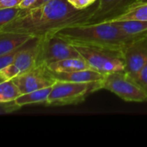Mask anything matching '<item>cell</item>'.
<instances>
[{
	"mask_svg": "<svg viewBox=\"0 0 147 147\" xmlns=\"http://www.w3.org/2000/svg\"><path fill=\"white\" fill-rule=\"evenodd\" d=\"M51 1H53V0H36V2L30 8L39 7V6H42V5H43V4H45V3H49V2H51ZM30 8H29V9H30Z\"/></svg>",
	"mask_w": 147,
	"mask_h": 147,
	"instance_id": "cell-24",
	"label": "cell"
},
{
	"mask_svg": "<svg viewBox=\"0 0 147 147\" xmlns=\"http://www.w3.org/2000/svg\"><path fill=\"white\" fill-rule=\"evenodd\" d=\"M0 81H2V79H1V78H0Z\"/></svg>",
	"mask_w": 147,
	"mask_h": 147,
	"instance_id": "cell-26",
	"label": "cell"
},
{
	"mask_svg": "<svg viewBox=\"0 0 147 147\" xmlns=\"http://www.w3.org/2000/svg\"><path fill=\"white\" fill-rule=\"evenodd\" d=\"M38 38L26 43L16 54L11 64L0 71L2 80H11L14 78L33 69L37 65Z\"/></svg>",
	"mask_w": 147,
	"mask_h": 147,
	"instance_id": "cell-7",
	"label": "cell"
},
{
	"mask_svg": "<svg viewBox=\"0 0 147 147\" xmlns=\"http://www.w3.org/2000/svg\"><path fill=\"white\" fill-rule=\"evenodd\" d=\"M95 90H109L126 102H147L146 92L124 71L105 74L102 80L95 84Z\"/></svg>",
	"mask_w": 147,
	"mask_h": 147,
	"instance_id": "cell-3",
	"label": "cell"
},
{
	"mask_svg": "<svg viewBox=\"0 0 147 147\" xmlns=\"http://www.w3.org/2000/svg\"><path fill=\"white\" fill-rule=\"evenodd\" d=\"M22 9L17 7H10L0 9V28L15 20L21 13Z\"/></svg>",
	"mask_w": 147,
	"mask_h": 147,
	"instance_id": "cell-18",
	"label": "cell"
},
{
	"mask_svg": "<svg viewBox=\"0 0 147 147\" xmlns=\"http://www.w3.org/2000/svg\"><path fill=\"white\" fill-rule=\"evenodd\" d=\"M56 34L74 46L108 48L121 52L132 40L143 35L126 34L113 23L107 22L76 24L62 28Z\"/></svg>",
	"mask_w": 147,
	"mask_h": 147,
	"instance_id": "cell-2",
	"label": "cell"
},
{
	"mask_svg": "<svg viewBox=\"0 0 147 147\" xmlns=\"http://www.w3.org/2000/svg\"><path fill=\"white\" fill-rule=\"evenodd\" d=\"M36 2V0H22V2L20 3V4L18 5V7L22 9H29Z\"/></svg>",
	"mask_w": 147,
	"mask_h": 147,
	"instance_id": "cell-23",
	"label": "cell"
},
{
	"mask_svg": "<svg viewBox=\"0 0 147 147\" xmlns=\"http://www.w3.org/2000/svg\"><path fill=\"white\" fill-rule=\"evenodd\" d=\"M55 78V80L61 81H69V82H77V83H90L96 84L102 80L105 74L101 73L98 71H95L92 68L75 71L72 72H51Z\"/></svg>",
	"mask_w": 147,
	"mask_h": 147,
	"instance_id": "cell-11",
	"label": "cell"
},
{
	"mask_svg": "<svg viewBox=\"0 0 147 147\" xmlns=\"http://www.w3.org/2000/svg\"><path fill=\"white\" fill-rule=\"evenodd\" d=\"M112 23H113L124 33L131 35H140L147 33V21L125 20L113 22Z\"/></svg>",
	"mask_w": 147,
	"mask_h": 147,
	"instance_id": "cell-16",
	"label": "cell"
},
{
	"mask_svg": "<svg viewBox=\"0 0 147 147\" xmlns=\"http://www.w3.org/2000/svg\"><path fill=\"white\" fill-rule=\"evenodd\" d=\"M73 7L78 9H86L94 3H96L98 0H67Z\"/></svg>",
	"mask_w": 147,
	"mask_h": 147,
	"instance_id": "cell-21",
	"label": "cell"
},
{
	"mask_svg": "<svg viewBox=\"0 0 147 147\" xmlns=\"http://www.w3.org/2000/svg\"><path fill=\"white\" fill-rule=\"evenodd\" d=\"M147 0H136L133 3H141V2H146Z\"/></svg>",
	"mask_w": 147,
	"mask_h": 147,
	"instance_id": "cell-25",
	"label": "cell"
},
{
	"mask_svg": "<svg viewBox=\"0 0 147 147\" xmlns=\"http://www.w3.org/2000/svg\"><path fill=\"white\" fill-rule=\"evenodd\" d=\"M12 80L22 94L50 87L56 81L51 71L45 65H36Z\"/></svg>",
	"mask_w": 147,
	"mask_h": 147,
	"instance_id": "cell-9",
	"label": "cell"
},
{
	"mask_svg": "<svg viewBox=\"0 0 147 147\" xmlns=\"http://www.w3.org/2000/svg\"><path fill=\"white\" fill-rule=\"evenodd\" d=\"M21 94L12 79L0 81V104L4 105L15 101Z\"/></svg>",
	"mask_w": 147,
	"mask_h": 147,
	"instance_id": "cell-17",
	"label": "cell"
},
{
	"mask_svg": "<svg viewBox=\"0 0 147 147\" xmlns=\"http://www.w3.org/2000/svg\"><path fill=\"white\" fill-rule=\"evenodd\" d=\"M125 20L147 21V1L133 3L120 14L113 17L105 19L101 22H113L125 21Z\"/></svg>",
	"mask_w": 147,
	"mask_h": 147,
	"instance_id": "cell-13",
	"label": "cell"
},
{
	"mask_svg": "<svg viewBox=\"0 0 147 147\" xmlns=\"http://www.w3.org/2000/svg\"><path fill=\"white\" fill-rule=\"evenodd\" d=\"M96 6L97 2L78 9L67 0H53L39 7L22 9L15 20L0 28V33H21L43 38L67 27L89 22Z\"/></svg>",
	"mask_w": 147,
	"mask_h": 147,
	"instance_id": "cell-1",
	"label": "cell"
},
{
	"mask_svg": "<svg viewBox=\"0 0 147 147\" xmlns=\"http://www.w3.org/2000/svg\"><path fill=\"white\" fill-rule=\"evenodd\" d=\"M48 69L51 72H72L75 71L84 70L90 68L86 60L81 57L68 58L50 63L47 65Z\"/></svg>",
	"mask_w": 147,
	"mask_h": 147,
	"instance_id": "cell-14",
	"label": "cell"
},
{
	"mask_svg": "<svg viewBox=\"0 0 147 147\" xmlns=\"http://www.w3.org/2000/svg\"><path fill=\"white\" fill-rule=\"evenodd\" d=\"M24 45H25V44H24ZM24 45H23V46H24ZM23 46H22L21 47H19V48H17V49H15V50H13V51H10V52H9V53H4V54L0 55V71L13 62V60L15 59L16 54L21 51V49L23 47Z\"/></svg>",
	"mask_w": 147,
	"mask_h": 147,
	"instance_id": "cell-19",
	"label": "cell"
},
{
	"mask_svg": "<svg viewBox=\"0 0 147 147\" xmlns=\"http://www.w3.org/2000/svg\"><path fill=\"white\" fill-rule=\"evenodd\" d=\"M51 90H52V86L34 90L31 92L21 94L14 101V102L16 105L17 109L33 103H46L48 97L51 92Z\"/></svg>",
	"mask_w": 147,
	"mask_h": 147,
	"instance_id": "cell-15",
	"label": "cell"
},
{
	"mask_svg": "<svg viewBox=\"0 0 147 147\" xmlns=\"http://www.w3.org/2000/svg\"><path fill=\"white\" fill-rule=\"evenodd\" d=\"M134 79L147 93V64L140 70Z\"/></svg>",
	"mask_w": 147,
	"mask_h": 147,
	"instance_id": "cell-20",
	"label": "cell"
},
{
	"mask_svg": "<svg viewBox=\"0 0 147 147\" xmlns=\"http://www.w3.org/2000/svg\"><path fill=\"white\" fill-rule=\"evenodd\" d=\"M21 2L22 0H0V9L17 7Z\"/></svg>",
	"mask_w": 147,
	"mask_h": 147,
	"instance_id": "cell-22",
	"label": "cell"
},
{
	"mask_svg": "<svg viewBox=\"0 0 147 147\" xmlns=\"http://www.w3.org/2000/svg\"><path fill=\"white\" fill-rule=\"evenodd\" d=\"M125 62L124 71L133 78L147 64V34L132 40L122 51Z\"/></svg>",
	"mask_w": 147,
	"mask_h": 147,
	"instance_id": "cell-8",
	"label": "cell"
},
{
	"mask_svg": "<svg viewBox=\"0 0 147 147\" xmlns=\"http://www.w3.org/2000/svg\"><path fill=\"white\" fill-rule=\"evenodd\" d=\"M75 47L89 67L102 74L125 70V62L121 51L94 47Z\"/></svg>",
	"mask_w": 147,
	"mask_h": 147,
	"instance_id": "cell-4",
	"label": "cell"
},
{
	"mask_svg": "<svg viewBox=\"0 0 147 147\" xmlns=\"http://www.w3.org/2000/svg\"><path fill=\"white\" fill-rule=\"evenodd\" d=\"M135 1L136 0H98L96 9L89 22H98L113 17L125 10Z\"/></svg>",
	"mask_w": 147,
	"mask_h": 147,
	"instance_id": "cell-10",
	"label": "cell"
},
{
	"mask_svg": "<svg viewBox=\"0 0 147 147\" xmlns=\"http://www.w3.org/2000/svg\"><path fill=\"white\" fill-rule=\"evenodd\" d=\"M96 84L56 80L52 85L51 92L45 104L49 106H66L81 103L85 101L89 94L96 91Z\"/></svg>",
	"mask_w": 147,
	"mask_h": 147,
	"instance_id": "cell-5",
	"label": "cell"
},
{
	"mask_svg": "<svg viewBox=\"0 0 147 147\" xmlns=\"http://www.w3.org/2000/svg\"><path fill=\"white\" fill-rule=\"evenodd\" d=\"M75 47L57 34L38 38L37 65H45L62 59L80 57Z\"/></svg>",
	"mask_w": 147,
	"mask_h": 147,
	"instance_id": "cell-6",
	"label": "cell"
},
{
	"mask_svg": "<svg viewBox=\"0 0 147 147\" xmlns=\"http://www.w3.org/2000/svg\"><path fill=\"white\" fill-rule=\"evenodd\" d=\"M35 39L27 34L3 32L0 33V55L17 49Z\"/></svg>",
	"mask_w": 147,
	"mask_h": 147,
	"instance_id": "cell-12",
	"label": "cell"
}]
</instances>
